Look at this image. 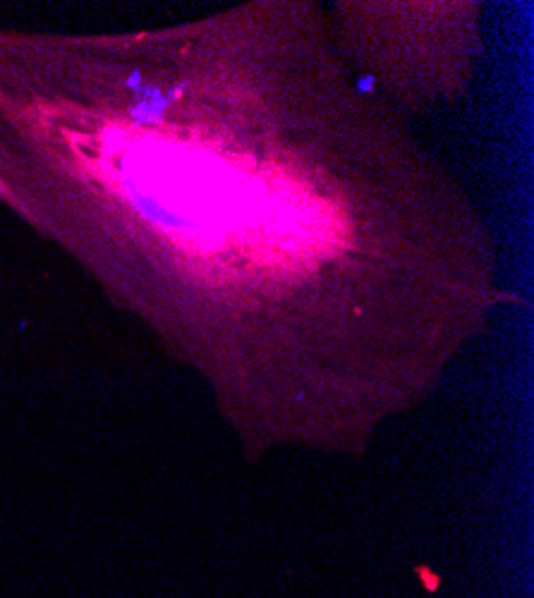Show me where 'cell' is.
<instances>
[{"label":"cell","instance_id":"6da1fadb","mask_svg":"<svg viewBox=\"0 0 534 598\" xmlns=\"http://www.w3.org/2000/svg\"><path fill=\"white\" fill-rule=\"evenodd\" d=\"M251 208L257 211L254 228L261 235V247L271 256H290V261L316 256L336 237L328 208L292 187L266 189Z\"/></svg>","mask_w":534,"mask_h":598}]
</instances>
